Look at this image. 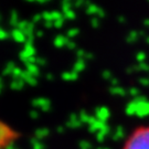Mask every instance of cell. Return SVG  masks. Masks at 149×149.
Here are the masks:
<instances>
[{
    "mask_svg": "<svg viewBox=\"0 0 149 149\" xmlns=\"http://www.w3.org/2000/svg\"><path fill=\"white\" fill-rule=\"evenodd\" d=\"M15 138V132L5 123L0 122V148L10 144Z\"/></svg>",
    "mask_w": 149,
    "mask_h": 149,
    "instance_id": "2",
    "label": "cell"
},
{
    "mask_svg": "<svg viewBox=\"0 0 149 149\" xmlns=\"http://www.w3.org/2000/svg\"><path fill=\"white\" fill-rule=\"evenodd\" d=\"M122 149H149V124L133 129L125 139Z\"/></svg>",
    "mask_w": 149,
    "mask_h": 149,
    "instance_id": "1",
    "label": "cell"
}]
</instances>
